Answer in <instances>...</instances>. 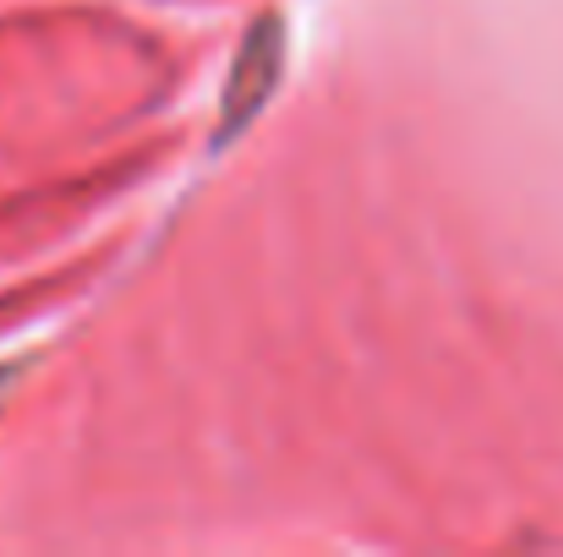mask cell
<instances>
[{
  "label": "cell",
  "instance_id": "cell-1",
  "mask_svg": "<svg viewBox=\"0 0 563 557\" xmlns=\"http://www.w3.org/2000/svg\"><path fill=\"white\" fill-rule=\"evenodd\" d=\"M279 60H285V27H279V16L274 22L263 16L235 55V71H230V88H224V104H219V143L241 137L246 121L263 110V99L279 82Z\"/></svg>",
  "mask_w": 563,
  "mask_h": 557
},
{
  "label": "cell",
  "instance_id": "cell-2",
  "mask_svg": "<svg viewBox=\"0 0 563 557\" xmlns=\"http://www.w3.org/2000/svg\"><path fill=\"white\" fill-rule=\"evenodd\" d=\"M5 377H11V371H0V382H5Z\"/></svg>",
  "mask_w": 563,
  "mask_h": 557
}]
</instances>
